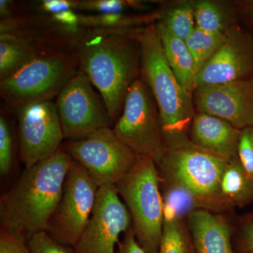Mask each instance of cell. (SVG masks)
<instances>
[{
  "label": "cell",
  "mask_w": 253,
  "mask_h": 253,
  "mask_svg": "<svg viewBox=\"0 0 253 253\" xmlns=\"http://www.w3.org/2000/svg\"><path fill=\"white\" fill-rule=\"evenodd\" d=\"M13 164V141L9 124L0 117V174L7 175Z\"/></svg>",
  "instance_id": "28"
},
{
  "label": "cell",
  "mask_w": 253,
  "mask_h": 253,
  "mask_svg": "<svg viewBox=\"0 0 253 253\" xmlns=\"http://www.w3.org/2000/svg\"><path fill=\"white\" fill-rule=\"evenodd\" d=\"M72 161L61 146L51 158L25 169L0 199L1 229L26 239L46 231L61 199Z\"/></svg>",
  "instance_id": "2"
},
{
  "label": "cell",
  "mask_w": 253,
  "mask_h": 253,
  "mask_svg": "<svg viewBox=\"0 0 253 253\" xmlns=\"http://www.w3.org/2000/svg\"><path fill=\"white\" fill-rule=\"evenodd\" d=\"M0 253H29L27 239L16 233L1 229Z\"/></svg>",
  "instance_id": "30"
},
{
  "label": "cell",
  "mask_w": 253,
  "mask_h": 253,
  "mask_svg": "<svg viewBox=\"0 0 253 253\" xmlns=\"http://www.w3.org/2000/svg\"><path fill=\"white\" fill-rule=\"evenodd\" d=\"M13 11L12 1L7 0H1L0 1V14L3 17H7L11 14Z\"/></svg>",
  "instance_id": "36"
},
{
  "label": "cell",
  "mask_w": 253,
  "mask_h": 253,
  "mask_svg": "<svg viewBox=\"0 0 253 253\" xmlns=\"http://www.w3.org/2000/svg\"><path fill=\"white\" fill-rule=\"evenodd\" d=\"M158 13V23L183 41H185L196 27L195 1H172L161 8Z\"/></svg>",
  "instance_id": "22"
},
{
  "label": "cell",
  "mask_w": 253,
  "mask_h": 253,
  "mask_svg": "<svg viewBox=\"0 0 253 253\" xmlns=\"http://www.w3.org/2000/svg\"><path fill=\"white\" fill-rule=\"evenodd\" d=\"M29 253H75L74 249L59 244L45 231L33 234L27 239Z\"/></svg>",
  "instance_id": "27"
},
{
  "label": "cell",
  "mask_w": 253,
  "mask_h": 253,
  "mask_svg": "<svg viewBox=\"0 0 253 253\" xmlns=\"http://www.w3.org/2000/svg\"><path fill=\"white\" fill-rule=\"evenodd\" d=\"M219 198L226 212L253 204V175L245 169L238 158L228 162L221 178Z\"/></svg>",
  "instance_id": "18"
},
{
  "label": "cell",
  "mask_w": 253,
  "mask_h": 253,
  "mask_svg": "<svg viewBox=\"0 0 253 253\" xmlns=\"http://www.w3.org/2000/svg\"><path fill=\"white\" fill-rule=\"evenodd\" d=\"M155 26L169 67L183 87L194 94L198 87L199 73L186 42L176 38L160 23Z\"/></svg>",
  "instance_id": "17"
},
{
  "label": "cell",
  "mask_w": 253,
  "mask_h": 253,
  "mask_svg": "<svg viewBox=\"0 0 253 253\" xmlns=\"http://www.w3.org/2000/svg\"><path fill=\"white\" fill-rule=\"evenodd\" d=\"M196 27L211 33H226L239 26L237 3L217 0L195 1Z\"/></svg>",
  "instance_id": "19"
},
{
  "label": "cell",
  "mask_w": 253,
  "mask_h": 253,
  "mask_svg": "<svg viewBox=\"0 0 253 253\" xmlns=\"http://www.w3.org/2000/svg\"><path fill=\"white\" fill-rule=\"evenodd\" d=\"M76 59L60 53H45L0 81V94L15 109L51 101L78 72Z\"/></svg>",
  "instance_id": "7"
},
{
  "label": "cell",
  "mask_w": 253,
  "mask_h": 253,
  "mask_svg": "<svg viewBox=\"0 0 253 253\" xmlns=\"http://www.w3.org/2000/svg\"><path fill=\"white\" fill-rule=\"evenodd\" d=\"M79 4L80 1L73 0H44L42 2L41 9L49 14H55L76 8L79 9Z\"/></svg>",
  "instance_id": "32"
},
{
  "label": "cell",
  "mask_w": 253,
  "mask_h": 253,
  "mask_svg": "<svg viewBox=\"0 0 253 253\" xmlns=\"http://www.w3.org/2000/svg\"><path fill=\"white\" fill-rule=\"evenodd\" d=\"M113 129L136 156L151 158L156 165L162 161L167 151L162 121L154 95L141 76L129 87Z\"/></svg>",
  "instance_id": "6"
},
{
  "label": "cell",
  "mask_w": 253,
  "mask_h": 253,
  "mask_svg": "<svg viewBox=\"0 0 253 253\" xmlns=\"http://www.w3.org/2000/svg\"><path fill=\"white\" fill-rule=\"evenodd\" d=\"M241 19H244L250 27L253 28V0L240 1L237 3Z\"/></svg>",
  "instance_id": "35"
},
{
  "label": "cell",
  "mask_w": 253,
  "mask_h": 253,
  "mask_svg": "<svg viewBox=\"0 0 253 253\" xmlns=\"http://www.w3.org/2000/svg\"><path fill=\"white\" fill-rule=\"evenodd\" d=\"M226 34L224 44L199 71L198 87L253 79V31L239 25Z\"/></svg>",
  "instance_id": "14"
},
{
  "label": "cell",
  "mask_w": 253,
  "mask_h": 253,
  "mask_svg": "<svg viewBox=\"0 0 253 253\" xmlns=\"http://www.w3.org/2000/svg\"><path fill=\"white\" fill-rule=\"evenodd\" d=\"M164 219L186 221L191 213L199 210L207 211L199 197L183 186L161 180Z\"/></svg>",
  "instance_id": "21"
},
{
  "label": "cell",
  "mask_w": 253,
  "mask_h": 253,
  "mask_svg": "<svg viewBox=\"0 0 253 253\" xmlns=\"http://www.w3.org/2000/svg\"><path fill=\"white\" fill-rule=\"evenodd\" d=\"M240 129L221 118L196 111L189 138L194 147L230 161L238 158Z\"/></svg>",
  "instance_id": "15"
},
{
  "label": "cell",
  "mask_w": 253,
  "mask_h": 253,
  "mask_svg": "<svg viewBox=\"0 0 253 253\" xmlns=\"http://www.w3.org/2000/svg\"><path fill=\"white\" fill-rule=\"evenodd\" d=\"M139 1L126 0H88L80 1L79 9L94 11L98 14H121L128 9L144 10Z\"/></svg>",
  "instance_id": "26"
},
{
  "label": "cell",
  "mask_w": 253,
  "mask_h": 253,
  "mask_svg": "<svg viewBox=\"0 0 253 253\" xmlns=\"http://www.w3.org/2000/svg\"><path fill=\"white\" fill-rule=\"evenodd\" d=\"M139 29H91L78 43V66L102 96L112 123L121 116L129 87L141 76Z\"/></svg>",
  "instance_id": "1"
},
{
  "label": "cell",
  "mask_w": 253,
  "mask_h": 253,
  "mask_svg": "<svg viewBox=\"0 0 253 253\" xmlns=\"http://www.w3.org/2000/svg\"><path fill=\"white\" fill-rule=\"evenodd\" d=\"M235 253H246L240 252V251H239V252H235Z\"/></svg>",
  "instance_id": "38"
},
{
  "label": "cell",
  "mask_w": 253,
  "mask_h": 253,
  "mask_svg": "<svg viewBox=\"0 0 253 253\" xmlns=\"http://www.w3.org/2000/svg\"><path fill=\"white\" fill-rule=\"evenodd\" d=\"M115 186L130 214L136 241L146 253H159L164 211L157 165L151 158L137 156Z\"/></svg>",
  "instance_id": "4"
},
{
  "label": "cell",
  "mask_w": 253,
  "mask_h": 253,
  "mask_svg": "<svg viewBox=\"0 0 253 253\" xmlns=\"http://www.w3.org/2000/svg\"><path fill=\"white\" fill-rule=\"evenodd\" d=\"M195 253H235L232 227L223 214L199 210L186 219Z\"/></svg>",
  "instance_id": "16"
},
{
  "label": "cell",
  "mask_w": 253,
  "mask_h": 253,
  "mask_svg": "<svg viewBox=\"0 0 253 253\" xmlns=\"http://www.w3.org/2000/svg\"><path fill=\"white\" fill-rule=\"evenodd\" d=\"M99 189L87 171L73 160L61 199L48 223V235L74 249L90 219Z\"/></svg>",
  "instance_id": "8"
},
{
  "label": "cell",
  "mask_w": 253,
  "mask_h": 253,
  "mask_svg": "<svg viewBox=\"0 0 253 253\" xmlns=\"http://www.w3.org/2000/svg\"><path fill=\"white\" fill-rule=\"evenodd\" d=\"M51 18L54 22L71 31L72 29H77L78 26H80L79 15L73 12L72 10L52 14Z\"/></svg>",
  "instance_id": "34"
},
{
  "label": "cell",
  "mask_w": 253,
  "mask_h": 253,
  "mask_svg": "<svg viewBox=\"0 0 253 253\" xmlns=\"http://www.w3.org/2000/svg\"><path fill=\"white\" fill-rule=\"evenodd\" d=\"M18 110L20 158L28 169L54 156L64 136L56 103H34Z\"/></svg>",
  "instance_id": "11"
},
{
  "label": "cell",
  "mask_w": 253,
  "mask_h": 253,
  "mask_svg": "<svg viewBox=\"0 0 253 253\" xmlns=\"http://www.w3.org/2000/svg\"><path fill=\"white\" fill-rule=\"evenodd\" d=\"M192 247L186 221L165 218L159 253H191Z\"/></svg>",
  "instance_id": "25"
},
{
  "label": "cell",
  "mask_w": 253,
  "mask_h": 253,
  "mask_svg": "<svg viewBox=\"0 0 253 253\" xmlns=\"http://www.w3.org/2000/svg\"><path fill=\"white\" fill-rule=\"evenodd\" d=\"M63 148L99 187L116 185L137 158L111 127L102 128L81 140L69 141Z\"/></svg>",
  "instance_id": "9"
},
{
  "label": "cell",
  "mask_w": 253,
  "mask_h": 253,
  "mask_svg": "<svg viewBox=\"0 0 253 253\" xmlns=\"http://www.w3.org/2000/svg\"><path fill=\"white\" fill-rule=\"evenodd\" d=\"M136 38L141 49V77L157 104L167 149L191 145L189 131L196 114L193 94L169 67L156 26L140 28Z\"/></svg>",
  "instance_id": "3"
},
{
  "label": "cell",
  "mask_w": 253,
  "mask_h": 253,
  "mask_svg": "<svg viewBox=\"0 0 253 253\" xmlns=\"http://www.w3.org/2000/svg\"><path fill=\"white\" fill-rule=\"evenodd\" d=\"M117 253H146L136 241L132 228L125 234L122 242L118 245Z\"/></svg>",
  "instance_id": "33"
},
{
  "label": "cell",
  "mask_w": 253,
  "mask_h": 253,
  "mask_svg": "<svg viewBox=\"0 0 253 253\" xmlns=\"http://www.w3.org/2000/svg\"><path fill=\"white\" fill-rule=\"evenodd\" d=\"M195 109L230 123L240 130L253 126V79L199 86Z\"/></svg>",
  "instance_id": "13"
},
{
  "label": "cell",
  "mask_w": 253,
  "mask_h": 253,
  "mask_svg": "<svg viewBox=\"0 0 253 253\" xmlns=\"http://www.w3.org/2000/svg\"><path fill=\"white\" fill-rule=\"evenodd\" d=\"M193 246V245H192ZM191 253H195L194 247H192V250H191Z\"/></svg>",
  "instance_id": "37"
},
{
  "label": "cell",
  "mask_w": 253,
  "mask_h": 253,
  "mask_svg": "<svg viewBox=\"0 0 253 253\" xmlns=\"http://www.w3.org/2000/svg\"><path fill=\"white\" fill-rule=\"evenodd\" d=\"M237 154L243 167L253 175V126L241 131Z\"/></svg>",
  "instance_id": "29"
},
{
  "label": "cell",
  "mask_w": 253,
  "mask_h": 253,
  "mask_svg": "<svg viewBox=\"0 0 253 253\" xmlns=\"http://www.w3.org/2000/svg\"><path fill=\"white\" fill-rule=\"evenodd\" d=\"M131 227L130 214L116 186H100L94 211L75 253H117L120 236Z\"/></svg>",
  "instance_id": "12"
},
{
  "label": "cell",
  "mask_w": 253,
  "mask_h": 253,
  "mask_svg": "<svg viewBox=\"0 0 253 253\" xmlns=\"http://www.w3.org/2000/svg\"><path fill=\"white\" fill-rule=\"evenodd\" d=\"M45 54L24 38L9 33L0 38V81L16 72L26 63Z\"/></svg>",
  "instance_id": "20"
},
{
  "label": "cell",
  "mask_w": 253,
  "mask_h": 253,
  "mask_svg": "<svg viewBox=\"0 0 253 253\" xmlns=\"http://www.w3.org/2000/svg\"><path fill=\"white\" fill-rule=\"evenodd\" d=\"M227 38L226 33H211L196 27L186 40L198 73L219 51Z\"/></svg>",
  "instance_id": "24"
},
{
  "label": "cell",
  "mask_w": 253,
  "mask_h": 253,
  "mask_svg": "<svg viewBox=\"0 0 253 253\" xmlns=\"http://www.w3.org/2000/svg\"><path fill=\"white\" fill-rule=\"evenodd\" d=\"M158 11L149 14H105L97 15H79L80 26H86L91 29L130 30L135 26L149 24L157 21Z\"/></svg>",
  "instance_id": "23"
},
{
  "label": "cell",
  "mask_w": 253,
  "mask_h": 253,
  "mask_svg": "<svg viewBox=\"0 0 253 253\" xmlns=\"http://www.w3.org/2000/svg\"><path fill=\"white\" fill-rule=\"evenodd\" d=\"M239 243L240 252L253 253V213L241 221Z\"/></svg>",
  "instance_id": "31"
},
{
  "label": "cell",
  "mask_w": 253,
  "mask_h": 253,
  "mask_svg": "<svg viewBox=\"0 0 253 253\" xmlns=\"http://www.w3.org/2000/svg\"><path fill=\"white\" fill-rule=\"evenodd\" d=\"M228 162L188 145L167 149L157 166L161 181L186 188L204 202L207 211L222 214L226 211L219 187Z\"/></svg>",
  "instance_id": "5"
},
{
  "label": "cell",
  "mask_w": 253,
  "mask_h": 253,
  "mask_svg": "<svg viewBox=\"0 0 253 253\" xmlns=\"http://www.w3.org/2000/svg\"><path fill=\"white\" fill-rule=\"evenodd\" d=\"M56 104L63 136L69 141L84 139L112 124L102 96L80 70L60 92Z\"/></svg>",
  "instance_id": "10"
}]
</instances>
